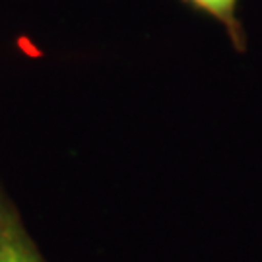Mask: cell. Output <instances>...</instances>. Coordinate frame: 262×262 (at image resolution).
<instances>
[{"instance_id":"obj_1","label":"cell","mask_w":262,"mask_h":262,"mask_svg":"<svg viewBox=\"0 0 262 262\" xmlns=\"http://www.w3.org/2000/svg\"><path fill=\"white\" fill-rule=\"evenodd\" d=\"M185 4L192 6L194 10L208 14L215 18L217 21L224 24V28L227 29L229 37L235 43V47L239 51L245 49V33L241 28V21L237 18V6L239 0H183Z\"/></svg>"},{"instance_id":"obj_2","label":"cell","mask_w":262,"mask_h":262,"mask_svg":"<svg viewBox=\"0 0 262 262\" xmlns=\"http://www.w3.org/2000/svg\"><path fill=\"white\" fill-rule=\"evenodd\" d=\"M0 262H37L16 235L0 233Z\"/></svg>"}]
</instances>
